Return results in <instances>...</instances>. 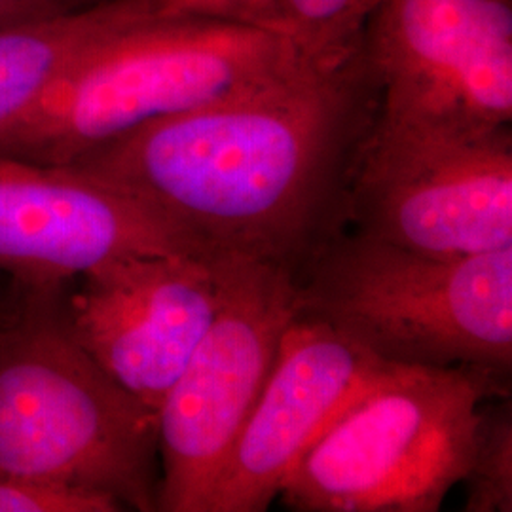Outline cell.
<instances>
[{
	"label": "cell",
	"mask_w": 512,
	"mask_h": 512,
	"mask_svg": "<svg viewBox=\"0 0 512 512\" xmlns=\"http://www.w3.org/2000/svg\"><path fill=\"white\" fill-rule=\"evenodd\" d=\"M380 105L359 46L165 116L73 167L160 209L211 255L296 274L348 230L349 184Z\"/></svg>",
	"instance_id": "6da1fadb"
},
{
	"label": "cell",
	"mask_w": 512,
	"mask_h": 512,
	"mask_svg": "<svg viewBox=\"0 0 512 512\" xmlns=\"http://www.w3.org/2000/svg\"><path fill=\"white\" fill-rule=\"evenodd\" d=\"M310 61L256 19L192 14L156 19L80 55L0 129V152L73 164L165 116L253 90Z\"/></svg>",
	"instance_id": "7a4b0ae2"
},
{
	"label": "cell",
	"mask_w": 512,
	"mask_h": 512,
	"mask_svg": "<svg viewBox=\"0 0 512 512\" xmlns=\"http://www.w3.org/2000/svg\"><path fill=\"white\" fill-rule=\"evenodd\" d=\"M0 315V476H25L154 512L158 414L78 344L65 287L16 289Z\"/></svg>",
	"instance_id": "3957f363"
},
{
	"label": "cell",
	"mask_w": 512,
	"mask_h": 512,
	"mask_svg": "<svg viewBox=\"0 0 512 512\" xmlns=\"http://www.w3.org/2000/svg\"><path fill=\"white\" fill-rule=\"evenodd\" d=\"M294 285L296 313L380 361L511 374L512 247L433 255L344 230Z\"/></svg>",
	"instance_id": "277c9868"
},
{
	"label": "cell",
	"mask_w": 512,
	"mask_h": 512,
	"mask_svg": "<svg viewBox=\"0 0 512 512\" xmlns=\"http://www.w3.org/2000/svg\"><path fill=\"white\" fill-rule=\"evenodd\" d=\"M509 376L382 363L279 488L294 512H437L467 473L480 404Z\"/></svg>",
	"instance_id": "5b68a950"
},
{
	"label": "cell",
	"mask_w": 512,
	"mask_h": 512,
	"mask_svg": "<svg viewBox=\"0 0 512 512\" xmlns=\"http://www.w3.org/2000/svg\"><path fill=\"white\" fill-rule=\"evenodd\" d=\"M348 230L433 255L512 247V133L374 122L349 184Z\"/></svg>",
	"instance_id": "8992f818"
},
{
	"label": "cell",
	"mask_w": 512,
	"mask_h": 512,
	"mask_svg": "<svg viewBox=\"0 0 512 512\" xmlns=\"http://www.w3.org/2000/svg\"><path fill=\"white\" fill-rule=\"evenodd\" d=\"M294 275L234 258L213 325L158 408V512H203L270 378L294 313Z\"/></svg>",
	"instance_id": "52a82bcc"
},
{
	"label": "cell",
	"mask_w": 512,
	"mask_h": 512,
	"mask_svg": "<svg viewBox=\"0 0 512 512\" xmlns=\"http://www.w3.org/2000/svg\"><path fill=\"white\" fill-rule=\"evenodd\" d=\"M376 124L482 133L512 122V0H380L361 35Z\"/></svg>",
	"instance_id": "ba28073f"
},
{
	"label": "cell",
	"mask_w": 512,
	"mask_h": 512,
	"mask_svg": "<svg viewBox=\"0 0 512 512\" xmlns=\"http://www.w3.org/2000/svg\"><path fill=\"white\" fill-rule=\"evenodd\" d=\"M234 258L135 255L80 275L65 296L78 344L158 414L224 302Z\"/></svg>",
	"instance_id": "9c48e42d"
},
{
	"label": "cell",
	"mask_w": 512,
	"mask_h": 512,
	"mask_svg": "<svg viewBox=\"0 0 512 512\" xmlns=\"http://www.w3.org/2000/svg\"><path fill=\"white\" fill-rule=\"evenodd\" d=\"M181 253L211 255L160 209L73 165L0 152V272L16 289L67 287L122 256Z\"/></svg>",
	"instance_id": "30bf717a"
},
{
	"label": "cell",
	"mask_w": 512,
	"mask_h": 512,
	"mask_svg": "<svg viewBox=\"0 0 512 512\" xmlns=\"http://www.w3.org/2000/svg\"><path fill=\"white\" fill-rule=\"evenodd\" d=\"M382 363L327 323L294 313L203 512L266 511L304 450Z\"/></svg>",
	"instance_id": "8fae6325"
},
{
	"label": "cell",
	"mask_w": 512,
	"mask_h": 512,
	"mask_svg": "<svg viewBox=\"0 0 512 512\" xmlns=\"http://www.w3.org/2000/svg\"><path fill=\"white\" fill-rule=\"evenodd\" d=\"M173 14V0H101L59 18L0 31V129L29 109L74 59Z\"/></svg>",
	"instance_id": "7c38bea8"
},
{
	"label": "cell",
	"mask_w": 512,
	"mask_h": 512,
	"mask_svg": "<svg viewBox=\"0 0 512 512\" xmlns=\"http://www.w3.org/2000/svg\"><path fill=\"white\" fill-rule=\"evenodd\" d=\"M380 0H268L275 27L310 61L351 54Z\"/></svg>",
	"instance_id": "4fadbf2b"
},
{
	"label": "cell",
	"mask_w": 512,
	"mask_h": 512,
	"mask_svg": "<svg viewBox=\"0 0 512 512\" xmlns=\"http://www.w3.org/2000/svg\"><path fill=\"white\" fill-rule=\"evenodd\" d=\"M465 486V512L512 511V401L499 397V403L482 406Z\"/></svg>",
	"instance_id": "5bb4252c"
},
{
	"label": "cell",
	"mask_w": 512,
	"mask_h": 512,
	"mask_svg": "<svg viewBox=\"0 0 512 512\" xmlns=\"http://www.w3.org/2000/svg\"><path fill=\"white\" fill-rule=\"evenodd\" d=\"M114 497L59 482L0 476V512H120Z\"/></svg>",
	"instance_id": "9a60e30c"
},
{
	"label": "cell",
	"mask_w": 512,
	"mask_h": 512,
	"mask_svg": "<svg viewBox=\"0 0 512 512\" xmlns=\"http://www.w3.org/2000/svg\"><path fill=\"white\" fill-rule=\"evenodd\" d=\"M101 0H0V31L59 18Z\"/></svg>",
	"instance_id": "2e32d148"
},
{
	"label": "cell",
	"mask_w": 512,
	"mask_h": 512,
	"mask_svg": "<svg viewBox=\"0 0 512 512\" xmlns=\"http://www.w3.org/2000/svg\"><path fill=\"white\" fill-rule=\"evenodd\" d=\"M8 300H10V296H6L4 291L0 289V315L4 313V310H6V306H8Z\"/></svg>",
	"instance_id": "e0dca14e"
}]
</instances>
